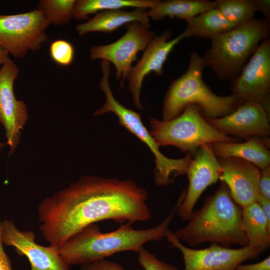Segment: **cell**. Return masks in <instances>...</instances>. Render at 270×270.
<instances>
[{
	"instance_id": "cell-1",
	"label": "cell",
	"mask_w": 270,
	"mask_h": 270,
	"mask_svg": "<svg viewBox=\"0 0 270 270\" xmlns=\"http://www.w3.org/2000/svg\"><path fill=\"white\" fill-rule=\"evenodd\" d=\"M148 193L130 180L86 175L44 198L37 214L42 237L60 248L86 226L104 220L144 222L151 218Z\"/></svg>"
},
{
	"instance_id": "cell-2",
	"label": "cell",
	"mask_w": 270,
	"mask_h": 270,
	"mask_svg": "<svg viewBox=\"0 0 270 270\" xmlns=\"http://www.w3.org/2000/svg\"><path fill=\"white\" fill-rule=\"evenodd\" d=\"M180 202L177 200L168 216L157 226L144 230L134 228L132 223L121 224L116 230L102 232L99 226L90 224L68 238L59 249L69 266L104 259L126 251L138 252L146 243L165 237Z\"/></svg>"
},
{
	"instance_id": "cell-3",
	"label": "cell",
	"mask_w": 270,
	"mask_h": 270,
	"mask_svg": "<svg viewBox=\"0 0 270 270\" xmlns=\"http://www.w3.org/2000/svg\"><path fill=\"white\" fill-rule=\"evenodd\" d=\"M188 220L174 232L191 247L206 242L227 248L248 244L242 226V208L222 182L213 194L206 196L201 208L193 211Z\"/></svg>"
},
{
	"instance_id": "cell-4",
	"label": "cell",
	"mask_w": 270,
	"mask_h": 270,
	"mask_svg": "<svg viewBox=\"0 0 270 270\" xmlns=\"http://www.w3.org/2000/svg\"><path fill=\"white\" fill-rule=\"evenodd\" d=\"M205 66L203 58L192 52L187 70L172 82L166 94L162 120L174 118L190 105L197 106L205 118H218L230 114L241 104L233 94L220 96L212 91L202 78Z\"/></svg>"
},
{
	"instance_id": "cell-5",
	"label": "cell",
	"mask_w": 270,
	"mask_h": 270,
	"mask_svg": "<svg viewBox=\"0 0 270 270\" xmlns=\"http://www.w3.org/2000/svg\"><path fill=\"white\" fill-rule=\"evenodd\" d=\"M270 24L253 18L210 39L203 58L220 80H232L241 72L261 42L269 37Z\"/></svg>"
},
{
	"instance_id": "cell-6",
	"label": "cell",
	"mask_w": 270,
	"mask_h": 270,
	"mask_svg": "<svg viewBox=\"0 0 270 270\" xmlns=\"http://www.w3.org/2000/svg\"><path fill=\"white\" fill-rule=\"evenodd\" d=\"M102 77L100 87L106 96L104 104L94 113L100 116L112 112L116 115L119 123L135 135L148 147L155 158L154 178L159 187L172 184L174 178L186 174L192 156L187 154L184 158L173 159L166 157L160 150L150 132L143 124L140 114L122 104L114 97L110 86L108 78L110 73V65L104 63L100 66Z\"/></svg>"
},
{
	"instance_id": "cell-7",
	"label": "cell",
	"mask_w": 270,
	"mask_h": 270,
	"mask_svg": "<svg viewBox=\"0 0 270 270\" xmlns=\"http://www.w3.org/2000/svg\"><path fill=\"white\" fill-rule=\"evenodd\" d=\"M150 132L158 146H173L192 156L198 148L216 142H238L242 140L227 136L210 125L195 105L187 106L174 119L151 118Z\"/></svg>"
},
{
	"instance_id": "cell-8",
	"label": "cell",
	"mask_w": 270,
	"mask_h": 270,
	"mask_svg": "<svg viewBox=\"0 0 270 270\" xmlns=\"http://www.w3.org/2000/svg\"><path fill=\"white\" fill-rule=\"evenodd\" d=\"M50 25L37 9L14 14H0V46L16 58L29 51H38L48 40L46 30Z\"/></svg>"
},
{
	"instance_id": "cell-9",
	"label": "cell",
	"mask_w": 270,
	"mask_h": 270,
	"mask_svg": "<svg viewBox=\"0 0 270 270\" xmlns=\"http://www.w3.org/2000/svg\"><path fill=\"white\" fill-rule=\"evenodd\" d=\"M231 81L232 94L241 103L261 104L270 114V38L264 39L240 74Z\"/></svg>"
},
{
	"instance_id": "cell-10",
	"label": "cell",
	"mask_w": 270,
	"mask_h": 270,
	"mask_svg": "<svg viewBox=\"0 0 270 270\" xmlns=\"http://www.w3.org/2000/svg\"><path fill=\"white\" fill-rule=\"evenodd\" d=\"M172 246L178 249L183 257L184 270H234L242 262L257 258L264 250L248 245L232 248L216 244L203 249L188 248L168 229L165 234Z\"/></svg>"
},
{
	"instance_id": "cell-11",
	"label": "cell",
	"mask_w": 270,
	"mask_h": 270,
	"mask_svg": "<svg viewBox=\"0 0 270 270\" xmlns=\"http://www.w3.org/2000/svg\"><path fill=\"white\" fill-rule=\"evenodd\" d=\"M125 28V34L117 40L106 45L93 46L90 50L92 60L102 59L114 64L116 78L121 79L120 86H124L132 63L138 60V53L144 51L154 36L153 31L138 22L127 24Z\"/></svg>"
},
{
	"instance_id": "cell-12",
	"label": "cell",
	"mask_w": 270,
	"mask_h": 270,
	"mask_svg": "<svg viewBox=\"0 0 270 270\" xmlns=\"http://www.w3.org/2000/svg\"><path fill=\"white\" fill-rule=\"evenodd\" d=\"M19 72L18 66L10 58L0 68V123L4 128L10 154L18 146L22 130L28 118L26 104L16 98L14 91Z\"/></svg>"
},
{
	"instance_id": "cell-13",
	"label": "cell",
	"mask_w": 270,
	"mask_h": 270,
	"mask_svg": "<svg viewBox=\"0 0 270 270\" xmlns=\"http://www.w3.org/2000/svg\"><path fill=\"white\" fill-rule=\"evenodd\" d=\"M0 222L4 245L14 247L18 254L26 257L30 270H70L62 258L59 248L41 246L36 242L32 231L20 230L10 220Z\"/></svg>"
},
{
	"instance_id": "cell-14",
	"label": "cell",
	"mask_w": 270,
	"mask_h": 270,
	"mask_svg": "<svg viewBox=\"0 0 270 270\" xmlns=\"http://www.w3.org/2000/svg\"><path fill=\"white\" fill-rule=\"evenodd\" d=\"M222 168L209 144L200 146L192 156L186 174L188 186L176 210L178 216L188 220L198 198L210 186L220 179Z\"/></svg>"
},
{
	"instance_id": "cell-15",
	"label": "cell",
	"mask_w": 270,
	"mask_h": 270,
	"mask_svg": "<svg viewBox=\"0 0 270 270\" xmlns=\"http://www.w3.org/2000/svg\"><path fill=\"white\" fill-rule=\"evenodd\" d=\"M172 34L165 30L160 34L154 36L144 50L141 58L135 66H132L127 79L128 90L132 94L135 106L142 110L140 94L144 77L153 72L157 76L164 74V66L170 53L182 39L186 38L184 31L176 37L171 39Z\"/></svg>"
},
{
	"instance_id": "cell-16",
	"label": "cell",
	"mask_w": 270,
	"mask_h": 270,
	"mask_svg": "<svg viewBox=\"0 0 270 270\" xmlns=\"http://www.w3.org/2000/svg\"><path fill=\"white\" fill-rule=\"evenodd\" d=\"M205 119L223 134L245 140L252 136L264 138L270 135V115L261 104L254 102L241 103L224 116Z\"/></svg>"
},
{
	"instance_id": "cell-17",
	"label": "cell",
	"mask_w": 270,
	"mask_h": 270,
	"mask_svg": "<svg viewBox=\"0 0 270 270\" xmlns=\"http://www.w3.org/2000/svg\"><path fill=\"white\" fill-rule=\"evenodd\" d=\"M218 159L222 168L220 180L227 186L236 203L242 208L258 202L260 170L252 163L236 157Z\"/></svg>"
},
{
	"instance_id": "cell-18",
	"label": "cell",
	"mask_w": 270,
	"mask_h": 270,
	"mask_svg": "<svg viewBox=\"0 0 270 270\" xmlns=\"http://www.w3.org/2000/svg\"><path fill=\"white\" fill-rule=\"evenodd\" d=\"M268 138L252 136L244 142H216L209 146L217 158H240L252 163L262 170L270 166Z\"/></svg>"
},
{
	"instance_id": "cell-19",
	"label": "cell",
	"mask_w": 270,
	"mask_h": 270,
	"mask_svg": "<svg viewBox=\"0 0 270 270\" xmlns=\"http://www.w3.org/2000/svg\"><path fill=\"white\" fill-rule=\"evenodd\" d=\"M132 22H138L149 29L150 18L146 9L135 8L132 11L118 9L101 12L86 22L77 24L76 30L79 36L92 32L109 33Z\"/></svg>"
},
{
	"instance_id": "cell-20",
	"label": "cell",
	"mask_w": 270,
	"mask_h": 270,
	"mask_svg": "<svg viewBox=\"0 0 270 270\" xmlns=\"http://www.w3.org/2000/svg\"><path fill=\"white\" fill-rule=\"evenodd\" d=\"M242 226L252 248L266 250L270 246V223L258 202L242 208Z\"/></svg>"
},
{
	"instance_id": "cell-21",
	"label": "cell",
	"mask_w": 270,
	"mask_h": 270,
	"mask_svg": "<svg viewBox=\"0 0 270 270\" xmlns=\"http://www.w3.org/2000/svg\"><path fill=\"white\" fill-rule=\"evenodd\" d=\"M215 1L208 0H158L148 10L151 19L161 20L168 17L189 20L194 17L211 9L216 8Z\"/></svg>"
},
{
	"instance_id": "cell-22",
	"label": "cell",
	"mask_w": 270,
	"mask_h": 270,
	"mask_svg": "<svg viewBox=\"0 0 270 270\" xmlns=\"http://www.w3.org/2000/svg\"><path fill=\"white\" fill-rule=\"evenodd\" d=\"M216 8L204 12L186 22L184 31L187 38L195 36L212 39L234 27Z\"/></svg>"
},
{
	"instance_id": "cell-23",
	"label": "cell",
	"mask_w": 270,
	"mask_h": 270,
	"mask_svg": "<svg viewBox=\"0 0 270 270\" xmlns=\"http://www.w3.org/2000/svg\"><path fill=\"white\" fill-rule=\"evenodd\" d=\"M158 0H76L72 18L88 20V15L101 12L124 8H152Z\"/></svg>"
},
{
	"instance_id": "cell-24",
	"label": "cell",
	"mask_w": 270,
	"mask_h": 270,
	"mask_svg": "<svg viewBox=\"0 0 270 270\" xmlns=\"http://www.w3.org/2000/svg\"><path fill=\"white\" fill-rule=\"evenodd\" d=\"M216 8L231 23L238 26L254 18L253 0H216Z\"/></svg>"
},
{
	"instance_id": "cell-25",
	"label": "cell",
	"mask_w": 270,
	"mask_h": 270,
	"mask_svg": "<svg viewBox=\"0 0 270 270\" xmlns=\"http://www.w3.org/2000/svg\"><path fill=\"white\" fill-rule=\"evenodd\" d=\"M76 0H41L38 9L50 24L61 26L67 24L72 18Z\"/></svg>"
},
{
	"instance_id": "cell-26",
	"label": "cell",
	"mask_w": 270,
	"mask_h": 270,
	"mask_svg": "<svg viewBox=\"0 0 270 270\" xmlns=\"http://www.w3.org/2000/svg\"><path fill=\"white\" fill-rule=\"evenodd\" d=\"M50 58L56 63L63 66H70L74 56V49L72 44L64 40L53 41L50 45Z\"/></svg>"
},
{
	"instance_id": "cell-27",
	"label": "cell",
	"mask_w": 270,
	"mask_h": 270,
	"mask_svg": "<svg viewBox=\"0 0 270 270\" xmlns=\"http://www.w3.org/2000/svg\"><path fill=\"white\" fill-rule=\"evenodd\" d=\"M137 253L138 262L144 270H179L174 265L159 260L144 246Z\"/></svg>"
},
{
	"instance_id": "cell-28",
	"label": "cell",
	"mask_w": 270,
	"mask_h": 270,
	"mask_svg": "<svg viewBox=\"0 0 270 270\" xmlns=\"http://www.w3.org/2000/svg\"><path fill=\"white\" fill-rule=\"evenodd\" d=\"M77 270H126L119 264L106 260H97L90 263L80 265Z\"/></svg>"
},
{
	"instance_id": "cell-29",
	"label": "cell",
	"mask_w": 270,
	"mask_h": 270,
	"mask_svg": "<svg viewBox=\"0 0 270 270\" xmlns=\"http://www.w3.org/2000/svg\"><path fill=\"white\" fill-rule=\"evenodd\" d=\"M258 186L260 195L270 200V166L260 170Z\"/></svg>"
},
{
	"instance_id": "cell-30",
	"label": "cell",
	"mask_w": 270,
	"mask_h": 270,
	"mask_svg": "<svg viewBox=\"0 0 270 270\" xmlns=\"http://www.w3.org/2000/svg\"><path fill=\"white\" fill-rule=\"evenodd\" d=\"M234 270H270V256L252 264H238Z\"/></svg>"
},
{
	"instance_id": "cell-31",
	"label": "cell",
	"mask_w": 270,
	"mask_h": 270,
	"mask_svg": "<svg viewBox=\"0 0 270 270\" xmlns=\"http://www.w3.org/2000/svg\"><path fill=\"white\" fill-rule=\"evenodd\" d=\"M0 270H14L10 260L4 248L2 239V226L0 221Z\"/></svg>"
},
{
	"instance_id": "cell-32",
	"label": "cell",
	"mask_w": 270,
	"mask_h": 270,
	"mask_svg": "<svg viewBox=\"0 0 270 270\" xmlns=\"http://www.w3.org/2000/svg\"><path fill=\"white\" fill-rule=\"evenodd\" d=\"M256 11L260 12L266 20L270 22V0H253Z\"/></svg>"
},
{
	"instance_id": "cell-33",
	"label": "cell",
	"mask_w": 270,
	"mask_h": 270,
	"mask_svg": "<svg viewBox=\"0 0 270 270\" xmlns=\"http://www.w3.org/2000/svg\"><path fill=\"white\" fill-rule=\"evenodd\" d=\"M258 202L265 214L268 222L270 223V200L260 196Z\"/></svg>"
},
{
	"instance_id": "cell-34",
	"label": "cell",
	"mask_w": 270,
	"mask_h": 270,
	"mask_svg": "<svg viewBox=\"0 0 270 270\" xmlns=\"http://www.w3.org/2000/svg\"><path fill=\"white\" fill-rule=\"evenodd\" d=\"M10 58L8 52L0 46V66L3 64Z\"/></svg>"
},
{
	"instance_id": "cell-35",
	"label": "cell",
	"mask_w": 270,
	"mask_h": 270,
	"mask_svg": "<svg viewBox=\"0 0 270 270\" xmlns=\"http://www.w3.org/2000/svg\"><path fill=\"white\" fill-rule=\"evenodd\" d=\"M4 146V144L1 142H0V151L2 150Z\"/></svg>"
}]
</instances>
